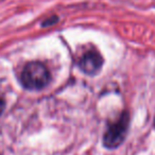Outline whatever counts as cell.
<instances>
[{"label": "cell", "instance_id": "obj_1", "mask_svg": "<svg viewBox=\"0 0 155 155\" xmlns=\"http://www.w3.org/2000/svg\"><path fill=\"white\" fill-rule=\"evenodd\" d=\"M50 72L44 64L30 62L25 66L20 75L22 86L30 91H38L46 87L50 82Z\"/></svg>", "mask_w": 155, "mask_h": 155}, {"label": "cell", "instance_id": "obj_2", "mask_svg": "<svg viewBox=\"0 0 155 155\" xmlns=\"http://www.w3.org/2000/svg\"><path fill=\"white\" fill-rule=\"evenodd\" d=\"M129 121V114L123 113L116 122L108 127L107 131L104 134L103 137V143L106 148L115 149L122 143V141L125 138V135L127 133Z\"/></svg>", "mask_w": 155, "mask_h": 155}, {"label": "cell", "instance_id": "obj_3", "mask_svg": "<svg viewBox=\"0 0 155 155\" xmlns=\"http://www.w3.org/2000/svg\"><path fill=\"white\" fill-rule=\"evenodd\" d=\"M102 64H103V60L99 52H97L96 50H89L80 58L79 67L83 72L87 74H95L98 71H100Z\"/></svg>", "mask_w": 155, "mask_h": 155}, {"label": "cell", "instance_id": "obj_4", "mask_svg": "<svg viewBox=\"0 0 155 155\" xmlns=\"http://www.w3.org/2000/svg\"><path fill=\"white\" fill-rule=\"evenodd\" d=\"M5 101L2 96L0 95V115L2 114V112L5 110Z\"/></svg>", "mask_w": 155, "mask_h": 155}]
</instances>
